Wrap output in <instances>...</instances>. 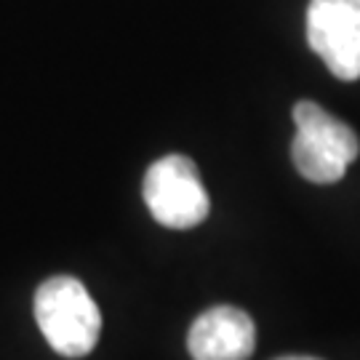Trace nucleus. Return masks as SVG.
Here are the masks:
<instances>
[{
    "label": "nucleus",
    "instance_id": "f257e3e1",
    "mask_svg": "<svg viewBox=\"0 0 360 360\" xmlns=\"http://www.w3.org/2000/svg\"><path fill=\"white\" fill-rule=\"evenodd\" d=\"M35 323L62 358H83L102 334V312L72 275H53L35 291Z\"/></svg>",
    "mask_w": 360,
    "mask_h": 360
},
{
    "label": "nucleus",
    "instance_id": "f03ea898",
    "mask_svg": "<svg viewBox=\"0 0 360 360\" xmlns=\"http://www.w3.org/2000/svg\"><path fill=\"white\" fill-rule=\"evenodd\" d=\"M142 195L153 219L168 230H193L211 211L198 166L187 155L155 160L144 174Z\"/></svg>",
    "mask_w": 360,
    "mask_h": 360
},
{
    "label": "nucleus",
    "instance_id": "7ed1b4c3",
    "mask_svg": "<svg viewBox=\"0 0 360 360\" xmlns=\"http://www.w3.org/2000/svg\"><path fill=\"white\" fill-rule=\"evenodd\" d=\"M307 43L339 80L360 77V0H309Z\"/></svg>",
    "mask_w": 360,
    "mask_h": 360
},
{
    "label": "nucleus",
    "instance_id": "20e7f679",
    "mask_svg": "<svg viewBox=\"0 0 360 360\" xmlns=\"http://www.w3.org/2000/svg\"><path fill=\"white\" fill-rule=\"evenodd\" d=\"M187 349L193 360H248L257 349V326L245 309L219 304L195 318Z\"/></svg>",
    "mask_w": 360,
    "mask_h": 360
},
{
    "label": "nucleus",
    "instance_id": "39448f33",
    "mask_svg": "<svg viewBox=\"0 0 360 360\" xmlns=\"http://www.w3.org/2000/svg\"><path fill=\"white\" fill-rule=\"evenodd\" d=\"M294 123L296 136L302 142L312 144L315 150L331 155L342 163H352L360 155V139L358 134L349 129L345 120L326 112L321 104L315 102H296L294 104Z\"/></svg>",
    "mask_w": 360,
    "mask_h": 360
},
{
    "label": "nucleus",
    "instance_id": "423d86ee",
    "mask_svg": "<svg viewBox=\"0 0 360 360\" xmlns=\"http://www.w3.org/2000/svg\"><path fill=\"white\" fill-rule=\"evenodd\" d=\"M275 360H321V358H309V355H285V358H275Z\"/></svg>",
    "mask_w": 360,
    "mask_h": 360
}]
</instances>
